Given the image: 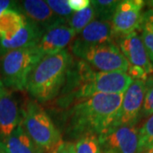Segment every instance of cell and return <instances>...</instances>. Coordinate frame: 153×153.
Returning a JSON list of instances; mask_svg holds the SVG:
<instances>
[{"instance_id": "obj_1", "label": "cell", "mask_w": 153, "mask_h": 153, "mask_svg": "<svg viewBox=\"0 0 153 153\" xmlns=\"http://www.w3.org/2000/svg\"><path fill=\"white\" fill-rule=\"evenodd\" d=\"M123 94H100L76 101L66 113V132L73 136L100 135L114 122Z\"/></svg>"}, {"instance_id": "obj_2", "label": "cell", "mask_w": 153, "mask_h": 153, "mask_svg": "<svg viewBox=\"0 0 153 153\" xmlns=\"http://www.w3.org/2000/svg\"><path fill=\"white\" fill-rule=\"evenodd\" d=\"M66 80L68 91L65 101L68 103L72 100L76 102L100 94H124L134 81L127 72L97 71L82 60L72 71L70 68Z\"/></svg>"}, {"instance_id": "obj_3", "label": "cell", "mask_w": 153, "mask_h": 153, "mask_svg": "<svg viewBox=\"0 0 153 153\" xmlns=\"http://www.w3.org/2000/svg\"><path fill=\"white\" fill-rule=\"evenodd\" d=\"M72 58L67 50L44 55L34 66L28 76L26 89L38 103L55 99L64 87Z\"/></svg>"}, {"instance_id": "obj_4", "label": "cell", "mask_w": 153, "mask_h": 153, "mask_svg": "<svg viewBox=\"0 0 153 153\" xmlns=\"http://www.w3.org/2000/svg\"><path fill=\"white\" fill-rule=\"evenodd\" d=\"M21 124L33 143L43 153H51L61 140V134L44 108L30 100L22 110Z\"/></svg>"}, {"instance_id": "obj_5", "label": "cell", "mask_w": 153, "mask_h": 153, "mask_svg": "<svg viewBox=\"0 0 153 153\" xmlns=\"http://www.w3.org/2000/svg\"><path fill=\"white\" fill-rule=\"evenodd\" d=\"M42 57L36 47L15 49L3 54L0 72L4 86L13 90L26 89L28 76Z\"/></svg>"}, {"instance_id": "obj_6", "label": "cell", "mask_w": 153, "mask_h": 153, "mask_svg": "<svg viewBox=\"0 0 153 153\" xmlns=\"http://www.w3.org/2000/svg\"><path fill=\"white\" fill-rule=\"evenodd\" d=\"M101 153H140L139 128L133 125H111L99 135Z\"/></svg>"}, {"instance_id": "obj_7", "label": "cell", "mask_w": 153, "mask_h": 153, "mask_svg": "<svg viewBox=\"0 0 153 153\" xmlns=\"http://www.w3.org/2000/svg\"><path fill=\"white\" fill-rule=\"evenodd\" d=\"M81 60L94 70L101 72H127L128 63L115 42L88 49Z\"/></svg>"}, {"instance_id": "obj_8", "label": "cell", "mask_w": 153, "mask_h": 153, "mask_svg": "<svg viewBox=\"0 0 153 153\" xmlns=\"http://www.w3.org/2000/svg\"><path fill=\"white\" fill-rule=\"evenodd\" d=\"M111 42H114L111 22L94 20L76 35L70 44V49L74 56L81 59L88 49Z\"/></svg>"}, {"instance_id": "obj_9", "label": "cell", "mask_w": 153, "mask_h": 153, "mask_svg": "<svg viewBox=\"0 0 153 153\" xmlns=\"http://www.w3.org/2000/svg\"><path fill=\"white\" fill-rule=\"evenodd\" d=\"M145 4L143 0L119 1L111 22L113 40L139 29Z\"/></svg>"}, {"instance_id": "obj_10", "label": "cell", "mask_w": 153, "mask_h": 153, "mask_svg": "<svg viewBox=\"0 0 153 153\" xmlns=\"http://www.w3.org/2000/svg\"><path fill=\"white\" fill-rule=\"evenodd\" d=\"M144 94L145 81L134 80L123 94L120 108L111 125L136 124L142 109Z\"/></svg>"}, {"instance_id": "obj_11", "label": "cell", "mask_w": 153, "mask_h": 153, "mask_svg": "<svg viewBox=\"0 0 153 153\" xmlns=\"http://www.w3.org/2000/svg\"><path fill=\"white\" fill-rule=\"evenodd\" d=\"M117 46L128 66L142 69L148 76L153 73V65L143 44L140 34L135 32L116 39Z\"/></svg>"}, {"instance_id": "obj_12", "label": "cell", "mask_w": 153, "mask_h": 153, "mask_svg": "<svg viewBox=\"0 0 153 153\" xmlns=\"http://www.w3.org/2000/svg\"><path fill=\"white\" fill-rule=\"evenodd\" d=\"M75 37L76 33L67 23H60L44 31L36 48L43 56L55 55L65 50Z\"/></svg>"}, {"instance_id": "obj_13", "label": "cell", "mask_w": 153, "mask_h": 153, "mask_svg": "<svg viewBox=\"0 0 153 153\" xmlns=\"http://www.w3.org/2000/svg\"><path fill=\"white\" fill-rule=\"evenodd\" d=\"M22 110L19 108L14 94L7 88H3L0 91V138L2 140L10 136L20 124Z\"/></svg>"}, {"instance_id": "obj_14", "label": "cell", "mask_w": 153, "mask_h": 153, "mask_svg": "<svg viewBox=\"0 0 153 153\" xmlns=\"http://www.w3.org/2000/svg\"><path fill=\"white\" fill-rule=\"evenodd\" d=\"M21 10L26 19L33 22L38 27L46 31L60 23H67L57 16L46 1L42 0H25L21 3Z\"/></svg>"}, {"instance_id": "obj_15", "label": "cell", "mask_w": 153, "mask_h": 153, "mask_svg": "<svg viewBox=\"0 0 153 153\" xmlns=\"http://www.w3.org/2000/svg\"><path fill=\"white\" fill-rule=\"evenodd\" d=\"M44 31L27 20L25 26L11 39L0 40V52L4 54L15 49L36 47Z\"/></svg>"}, {"instance_id": "obj_16", "label": "cell", "mask_w": 153, "mask_h": 153, "mask_svg": "<svg viewBox=\"0 0 153 153\" xmlns=\"http://www.w3.org/2000/svg\"><path fill=\"white\" fill-rule=\"evenodd\" d=\"M2 144L5 153H43L25 132L21 122L10 135L2 141Z\"/></svg>"}, {"instance_id": "obj_17", "label": "cell", "mask_w": 153, "mask_h": 153, "mask_svg": "<svg viewBox=\"0 0 153 153\" xmlns=\"http://www.w3.org/2000/svg\"><path fill=\"white\" fill-rule=\"evenodd\" d=\"M27 19L21 11L10 9L0 16V40H9L22 29Z\"/></svg>"}, {"instance_id": "obj_18", "label": "cell", "mask_w": 153, "mask_h": 153, "mask_svg": "<svg viewBox=\"0 0 153 153\" xmlns=\"http://www.w3.org/2000/svg\"><path fill=\"white\" fill-rule=\"evenodd\" d=\"M140 38L147 51L149 58L153 62V10L149 9L142 13L139 29Z\"/></svg>"}, {"instance_id": "obj_19", "label": "cell", "mask_w": 153, "mask_h": 153, "mask_svg": "<svg viewBox=\"0 0 153 153\" xmlns=\"http://www.w3.org/2000/svg\"><path fill=\"white\" fill-rule=\"evenodd\" d=\"M94 19V10L90 4V5L86 9L79 12H74L68 20L67 25L75 32L76 35H77Z\"/></svg>"}, {"instance_id": "obj_20", "label": "cell", "mask_w": 153, "mask_h": 153, "mask_svg": "<svg viewBox=\"0 0 153 153\" xmlns=\"http://www.w3.org/2000/svg\"><path fill=\"white\" fill-rule=\"evenodd\" d=\"M94 10V20L111 22L116 8L119 1L116 0H94L90 2Z\"/></svg>"}, {"instance_id": "obj_21", "label": "cell", "mask_w": 153, "mask_h": 153, "mask_svg": "<svg viewBox=\"0 0 153 153\" xmlns=\"http://www.w3.org/2000/svg\"><path fill=\"white\" fill-rule=\"evenodd\" d=\"M76 153H101L99 135L87 134L79 137L75 144Z\"/></svg>"}, {"instance_id": "obj_22", "label": "cell", "mask_w": 153, "mask_h": 153, "mask_svg": "<svg viewBox=\"0 0 153 153\" xmlns=\"http://www.w3.org/2000/svg\"><path fill=\"white\" fill-rule=\"evenodd\" d=\"M140 153L153 146V114L148 117L139 129Z\"/></svg>"}, {"instance_id": "obj_23", "label": "cell", "mask_w": 153, "mask_h": 153, "mask_svg": "<svg viewBox=\"0 0 153 153\" xmlns=\"http://www.w3.org/2000/svg\"><path fill=\"white\" fill-rule=\"evenodd\" d=\"M153 114V73L149 75L145 81V94L140 116L149 117Z\"/></svg>"}, {"instance_id": "obj_24", "label": "cell", "mask_w": 153, "mask_h": 153, "mask_svg": "<svg viewBox=\"0 0 153 153\" xmlns=\"http://www.w3.org/2000/svg\"><path fill=\"white\" fill-rule=\"evenodd\" d=\"M46 3L57 16L66 22L74 13L69 7L68 0H48Z\"/></svg>"}, {"instance_id": "obj_25", "label": "cell", "mask_w": 153, "mask_h": 153, "mask_svg": "<svg viewBox=\"0 0 153 153\" xmlns=\"http://www.w3.org/2000/svg\"><path fill=\"white\" fill-rule=\"evenodd\" d=\"M51 153H76L75 144L71 141H62Z\"/></svg>"}, {"instance_id": "obj_26", "label": "cell", "mask_w": 153, "mask_h": 153, "mask_svg": "<svg viewBox=\"0 0 153 153\" xmlns=\"http://www.w3.org/2000/svg\"><path fill=\"white\" fill-rule=\"evenodd\" d=\"M89 0H68V4L73 12H79L90 5Z\"/></svg>"}, {"instance_id": "obj_27", "label": "cell", "mask_w": 153, "mask_h": 153, "mask_svg": "<svg viewBox=\"0 0 153 153\" xmlns=\"http://www.w3.org/2000/svg\"><path fill=\"white\" fill-rule=\"evenodd\" d=\"M15 2H12L10 0H0V16L10 9H14Z\"/></svg>"}, {"instance_id": "obj_28", "label": "cell", "mask_w": 153, "mask_h": 153, "mask_svg": "<svg viewBox=\"0 0 153 153\" xmlns=\"http://www.w3.org/2000/svg\"><path fill=\"white\" fill-rule=\"evenodd\" d=\"M142 153H153V146L152 147L149 148L147 150H146L145 152H143Z\"/></svg>"}, {"instance_id": "obj_29", "label": "cell", "mask_w": 153, "mask_h": 153, "mask_svg": "<svg viewBox=\"0 0 153 153\" xmlns=\"http://www.w3.org/2000/svg\"><path fill=\"white\" fill-rule=\"evenodd\" d=\"M0 153H5L4 146H3V144H2V141H0Z\"/></svg>"}, {"instance_id": "obj_30", "label": "cell", "mask_w": 153, "mask_h": 153, "mask_svg": "<svg viewBox=\"0 0 153 153\" xmlns=\"http://www.w3.org/2000/svg\"><path fill=\"white\" fill-rule=\"evenodd\" d=\"M146 4H147L148 5L151 7V9L153 10V0H151V1H147L146 2Z\"/></svg>"}, {"instance_id": "obj_31", "label": "cell", "mask_w": 153, "mask_h": 153, "mask_svg": "<svg viewBox=\"0 0 153 153\" xmlns=\"http://www.w3.org/2000/svg\"><path fill=\"white\" fill-rule=\"evenodd\" d=\"M4 87V84H3V82H2V80L0 79V91L2 90V88Z\"/></svg>"}]
</instances>
